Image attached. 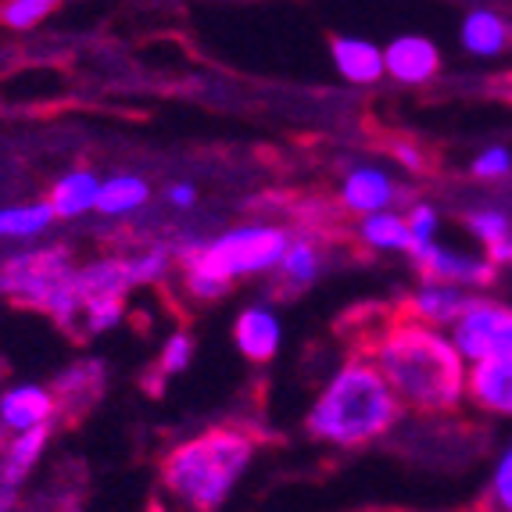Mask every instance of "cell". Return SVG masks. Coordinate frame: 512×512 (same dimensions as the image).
I'll use <instances>...</instances> for the list:
<instances>
[{
    "label": "cell",
    "mask_w": 512,
    "mask_h": 512,
    "mask_svg": "<svg viewBox=\"0 0 512 512\" xmlns=\"http://www.w3.org/2000/svg\"><path fill=\"white\" fill-rule=\"evenodd\" d=\"M359 351L384 376L402 412H412L419 419H441L459 412L466 402L470 366L462 362L444 330L391 312L380 319V326L369 333V341Z\"/></svg>",
    "instance_id": "cell-1"
},
{
    "label": "cell",
    "mask_w": 512,
    "mask_h": 512,
    "mask_svg": "<svg viewBox=\"0 0 512 512\" xmlns=\"http://www.w3.org/2000/svg\"><path fill=\"white\" fill-rule=\"evenodd\" d=\"M402 405L376 373L373 362L355 351L333 369L305 416V434L326 448L359 452L380 444L402 427Z\"/></svg>",
    "instance_id": "cell-2"
},
{
    "label": "cell",
    "mask_w": 512,
    "mask_h": 512,
    "mask_svg": "<svg viewBox=\"0 0 512 512\" xmlns=\"http://www.w3.org/2000/svg\"><path fill=\"white\" fill-rule=\"evenodd\" d=\"M258 459V437L233 423H219L183 437L158 466L162 491L183 512H222Z\"/></svg>",
    "instance_id": "cell-3"
},
{
    "label": "cell",
    "mask_w": 512,
    "mask_h": 512,
    "mask_svg": "<svg viewBox=\"0 0 512 512\" xmlns=\"http://www.w3.org/2000/svg\"><path fill=\"white\" fill-rule=\"evenodd\" d=\"M291 244V230L276 222H244L233 230L215 233L212 240H190L172 244L180 265L183 291L194 301H222L233 291V283L248 276H269L280 269Z\"/></svg>",
    "instance_id": "cell-4"
},
{
    "label": "cell",
    "mask_w": 512,
    "mask_h": 512,
    "mask_svg": "<svg viewBox=\"0 0 512 512\" xmlns=\"http://www.w3.org/2000/svg\"><path fill=\"white\" fill-rule=\"evenodd\" d=\"M72 262L65 244H43V248H29L8 255L0 262V294L18 305H29L36 312H47L58 291L69 283Z\"/></svg>",
    "instance_id": "cell-5"
},
{
    "label": "cell",
    "mask_w": 512,
    "mask_h": 512,
    "mask_svg": "<svg viewBox=\"0 0 512 512\" xmlns=\"http://www.w3.org/2000/svg\"><path fill=\"white\" fill-rule=\"evenodd\" d=\"M466 366H484L512 355V305L491 294H473L470 308L448 330Z\"/></svg>",
    "instance_id": "cell-6"
},
{
    "label": "cell",
    "mask_w": 512,
    "mask_h": 512,
    "mask_svg": "<svg viewBox=\"0 0 512 512\" xmlns=\"http://www.w3.org/2000/svg\"><path fill=\"white\" fill-rule=\"evenodd\" d=\"M412 265H416L419 280L448 283V287H459L466 294H484L498 283V265L484 251H462L452 244H441V240Z\"/></svg>",
    "instance_id": "cell-7"
},
{
    "label": "cell",
    "mask_w": 512,
    "mask_h": 512,
    "mask_svg": "<svg viewBox=\"0 0 512 512\" xmlns=\"http://www.w3.org/2000/svg\"><path fill=\"white\" fill-rule=\"evenodd\" d=\"M58 398H54L51 384H8L0 391V434H29V430L54 427L58 423Z\"/></svg>",
    "instance_id": "cell-8"
},
{
    "label": "cell",
    "mask_w": 512,
    "mask_h": 512,
    "mask_svg": "<svg viewBox=\"0 0 512 512\" xmlns=\"http://www.w3.org/2000/svg\"><path fill=\"white\" fill-rule=\"evenodd\" d=\"M394 201H398V183L384 165H351L337 183V205L359 219L394 212Z\"/></svg>",
    "instance_id": "cell-9"
},
{
    "label": "cell",
    "mask_w": 512,
    "mask_h": 512,
    "mask_svg": "<svg viewBox=\"0 0 512 512\" xmlns=\"http://www.w3.org/2000/svg\"><path fill=\"white\" fill-rule=\"evenodd\" d=\"M233 344L248 362L265 366L280 355L283 344V319L273 301H248L233 319Z\"/></svg>",
    "instance_id": "cell-10"
},
{
    "label": "cell",
    "mask_w": 512,
    "mask_h": 512,
    "mask_svg": "<svg viewBox=\"0 0 512 512\" xmlns=\"http://www.w3.org/2000/svg\"><path fill=\"white\" fill-rule=\"evenodd\" d=\"M384 76L402 86H423L441 76V47L430 36L402 33L384 47Z\"/></svg>",
    "instance_id": "cell-11"
},
{
    "label": "cell",
    "mask_w": 512,
    "mask_h": 512,
    "mask_svg": "<svg viewBox=\"0 0 512 512\" xmlns=\"http://www.w3.org/2000/svg\"><path fill=\"white\" fill-rule=\"evenodd\" d=\"M473 294L459 291V287H448V283H427L419 280L416 287H412L409 294H405L402 301V316L416 319V323L423 326H434V330H452L455 323H459V316L470 308Z\"/></svg>",
    "instance_id": "cell-12"
},
{
    "label": "cell",
    "mask_w": 512,
    "mask_h": 512,
    "mask_svg": "<svg viewBox=\"0 0 512 512\" xmlns=\"http://www.w3.org/2000/svg\"><path fill=\"white\" fill-rule=\"evenodd\" d=\"M459 47L470 58H502L512 51V18L498 8H470L459 22Z\"/></svg>",
    "instance_id": "cell-13"
},
{
    "label": "cell",
    "mask_w": 512,
    "mask_h": 512,
    "mask_svg": "<svg viewBox=\"0 0 512 512\" xmlns=\"http://www.w3.org/2000/svg\"><path fill=\"white\" fill-rule=\"evenodd\" d=\"M466 402L491 419H512V355L484 366H470Z\"/></svg>",
    "instance_id": "cell-14"
},
{
    "label": "cell",
    "mask_w": 512,
    "mask_h": 512,
    "mask_svg": "<svg viewBox=\"0 0 512 512\" xmlns=\"http://www.w3.org/2000/svg\"><path fill=\"white\" fill-rule=\"evenodd\" d=\"M330 58L337 76L348 79L351 86H373L384 76V47L366 36H333L330 40Z\"/></svg>",
    "instance_id": "cell-15"
},
{
    "label": "cell",
    "mask_w": 512,
    "mask_h": 512,
    "mask_svg": "<svg viewBox=\"0 0 512 512\" xmlns=\"http://www.w3.org/2000/svg\"><path fill=\"white\" fill-rule=\"evenodd\" d=\"M97 194H101V176L94 169H69L51 183L47 205L58 222H72L97 212Z\"/></svg>",
    "instance_id": "cell-16"
},
{
    "label": "cell",
    "mask_w": 512,
    "mask_h": 512,
    "mask_svg": "<svg viewBox=\"0 0 512 512\" xmlns=\"http://www.w3.org/2000/svg\"><path fill=\"white\" fill-rule=\"evenodd\" d=\"M51 437H54V427L4 437V441H0V477L22 491V484L33 477L36 466H40L43 455H47V448H51Z\"/></svg>",
    "instance_id": "cell-17"
},
{
    "label": "cell",
    "mask_w": 512,
    "mask_h": 512,
    "mask_svg": "<svg viewBox=\"0 0 512 512\" xmlns=\"http://www.w3.org/2000/svg\"><path fill=\"white\" fill-rule=\"evenodd\" d=\"M54 398H58V412L79 416L104 394V362L97 359H79L72 362L65 373L51 384Z\"/></svg>",
    "instance_id": "cell-18"
},
{
    "label": "cell",
    "mask_w": 512,
    "mask_h": 512,
    "mask_svg": "<svg viewBox=\"0 0 512 512\" xmlns=\"http://www.w3.org/2000/svg\"><path fill=\"white\" fill-rule=\"evenodd\" d=\"M326 269V251L316 237H308V233H291V244H287V255H283L280 269V291L283 294H298L308 291L312 283H319Z\"/></svg>",
    "instance_id": "cell-19"
},
{
    "label": "cell",
    "mask_w": 512,
    "mask_h": 512,
    "mask_svg": "<svg viewBox=\"0 0 512 512\" xmlns=\"http://www.w3.org/2000/svg\"><path fill=\"white\" fill-rule=\"evenodd\" d=\"M151 183L137 172H115L108 180H101V194H97V215L104 219H126L137 215L140 208L151 201Z\"/></svg>",
    "instance_id": "cell-20"
},
{
    "label": "cell",
    "mask_w": 512,
    "mask_h": 512,
    "mask_svg": "<svg viewBox=\"0 0 512 512\" xmlns=\"http://www.w3.org/2000/svg\"><path fill=\"white\" fill-rule=\"evenodd\" d=\"M355 237L366 251H387V255H409L412 240L409 226H405V212H380L359 219Z\"/></svg>",
    "instance_id": "cell-21"
},
{
    "label": "cell",
    "mask_w": 512,
    "mask_h": 512,
    "mask_svg": "<svg viewBox=\"0 0 512 512\" xmlns=\"http://www.w3.org/2000/svg\"><path fill=\"white\" fill-rule=\"evenodd\" d=\"M54 212L47 201H29V205H4L0 208V240H40L54 226Z\"/></svg>",
    "instance_id": "cell-22"
},
{
    "label": "cell",
    "mask_w": 512,
    "mask_h": 512,
    "mask_svg": "<svg viewBox=\"0 0 512 512\" xmlns=\"http://www.w3.org/2000/svg\"><path fill=\"white\" fill-rule=\"evenodd\" d=\"M126 269L133 291L147 287V283H165L176 269V251H172V244H147L137 255H126Z\"/></svg>",
    "instance_id": "cell-23"
},
{
    "label": "cell",
    "mask_w": 512,
    "mask_h": 512,
    "mask_svg": "<svg viewBox=\"0 0 512 512\" xmlns=\"http://www.w3.org/2000/svg\"><path fill=\"white\" fill-rule=\"evenodd\" d=\"M122 316H126V298L83 301V308H79L72 333H76V337H83V341H90V337H101V333L115 330V326L122 323Z\"/></svg>",
    "instance_id": "cell-24"
},
{
    "label": "cell",
    "mask_w": 512,
    "mask_h": 512,
    "mask_svg": "<svg viewBox=\"0 0 512 512\" xmlns=\"http://www.w3.org/2000/svg\"><path fill=\"white\" fill-rule=\"evenodd\" d=\"M462 222H466L470 237L477 240L480 248H484V255H487V251H495L498 244H505V240H512V219L495 205L470 208Z\"/></svg>",
    "instance_id": "cell-25"
},
{
    "label": "cell",
    "mask_w": 512,
    "mask_h": 512,
    "mask_svg": "<svg viewBox=\"0 0 512 512\" xmlns=\"http://www.w3.org/2000/svg\"><path fill=\"white\" fill-rule=\"evenodd\" d=\"M477 512H512V441L498 452L495 466H491V480H487L484 495L473 505Z\"/></svg>",
    "instance_id": "cell-26"
},
{
    "label": "cell",
    "mask_w": 512,
    "mask_h": 512,
    "mask_svg": "<svg viewBox=\"0 0 512 512\" xmlns=\"http://www.w3.org/2000/svg\"><path fill=\"white\" fill-rule=\"evenodd\" d=\"M405 226H409V258L416 262L419 255H427L437 244V233H441V212H437L430 201H416V205L405 212Z\"/></svg>",
    "instance_id": "cell-27"
},
{
    "label": "cell",
    "mask_w": 512,
    "mask_h": 512,
    "mask_svg": "<svg viewBox=\"0 0 512 512\" xmlns=\"http://www.w3.org/2000/svg\"><path fill=\"white\" fill-rule=\"evenodd\" d=\"M54 11H58L54 0H8V4H0V26L15 29V33H29L40 22H47Z\"/></svg>",
    "instance_id": "cell-28"
},
{
    "label": "cell",
    "mask_w": 512,
    "mask_h": 512,
    "mask_svg": "<svg viewBox=\"0 0 512 512\" xmlns=\"http://www.w3.org/2000/svg\"><path fill=\"white\" fill-rule=\"evenodd\" d=\"M194 355H197V344H194V333L190 330H176L165 337L162 351H158V373L162 376H180L194 366Z\"/></svg>",
    "instance_id": "cell-29"
},
{
    "label": "cell",
    "mask_w": 512,
    "mask_h": 512,
    "mask_svg": "<svg viewBox=\"0 0 512 512\" xmlns=\"http://www.w3.org/2000/svg\"><path fill=\"white\" fill-rule=\"evenodd\" d=\"M470 176L473 180H484V183H495L512 176V151L505 144H491L477 154L470 162Z\"/></svg>",
    "instance_id": "cell-30"
},
{
    "label": "cell",
    "mask_w": 512,
    "mask_h": 512,
    "mask_svg": "<svg viewBox=\"0 0 512 512\" xmlns=\"http://www.w3.org/2000/svg\"><path fill=\"white\" fill-rule=\"evenodd\" d=\"M197 187L194 183H187V180H176V183H169L165 187V201H169V208H176V212H190V208L197 205Z\"/></svg>",
    "instance_id": "cell-31"
},
{
    "label": "cell",
    "mask_w": 512,
    "mask_h": 512,
    "mask_svg": "<svg viewBox=\"0 0 512 512\" xmlns=\"http://www.w3.org/2000/svg\"><path fill=\"white\" fill-rule=\"evenodd\" d=\"M18 509V487H11L8 480L0 477V512H15Z\"/></svg>",
    "instance_id": "cell-32"
},
{
    "label": "cell",
    "mask_w": 512,
    "mask_h": 512,
    "mask_svg": "<svg viewBox=\"0 0 512 512\" xmlns=\"http://www.w3.org/2000/svg\"><path fill=\"white\" fill-rule=\"evenodd\" d=\"M487 258H491V262H495L498 269H502V265H509V269H512V240H505V244H498L495 251H487Z\"/></svg>",
    "instance_id": "cell-33"
},
{
    "label": "cell",
    "mask_w": 512,
    "mask_h": 512,
    "mask_svg": "<svg viewBox=\"0 0 512 512\" xmlns=\"http://www.w3.org/2000/svg\"><path fill=\"white\" fill-rule=\"evenodd\" d=\"M398 154H402V162H409V169H419V154L412 147H402Z\"/></svg>",
    "instance_id": "cell-34"
},
{
    "label": "cell",
    "mask_w": 512,
    "mask_h": 512,
    "mask_svg": "<svg viewBox=\"0 0 512 512\" xmlns=\"http://www.w3.org/2000/svg\"><path fill=\"white\" fill-rule=\"evenodd\" d=\"M412 512H441V509H412ZM462 512H477V509H462Z\"/></svg>",
    "instance_id": "cell-35"
},
{
    "label": "cell",
    "mask_w": 512,
    "mask_h": 512,
    "mask_svg": "<svg viewBox=\"0 0 512 512\" xmlns=\"http://www.w3.org/2000/svg\"><path fill=\"white\" fill-rule=\"evenodd\" d=\"M151 512H162V509H158V505H154V509H151Z\"/></svg>",
    "instance_id": "cell-36"
},
{
    "label": "cell",
    "mask_w": 512,
    "mask_h": 512,
    "mask_svg": "<svg viewBox=\"0 0 512 512\" xmlns=\"http://www.w3.org/2000/svg\"><path fill=\"white\" fill-rule=\"evenodd\" d=\"M0 373H4V369H0Z\"/></svg>",
    "instance_id": "cell-37"
}]
</instances>
